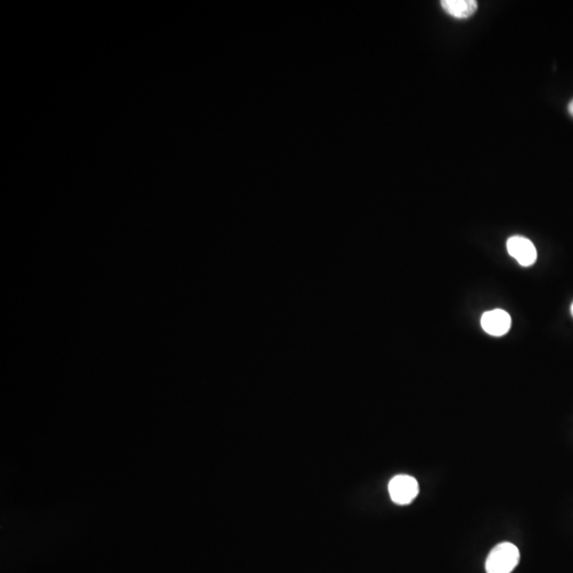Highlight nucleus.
Here are the masks:
<instances>
[{"instance_id":"2","label":"nucleus","mask_w":573,"mask_h":573,"mask_svg":"<svg viewBox=\"0 0 573 573\" xmlns=\"http://www.w3.org/2000/svg\"><path fill=\"white\" fill-rule=\"evenodd\" d=\"M417 481L408 474H398L389 483V492L392 500L400 506L411 504L418 495Z\"/></svg>"},{"instance_id":"6","label":"nucleus","mask_w":573,"mask_h":573,"mask_svg":"<svg viewBox=\"0 0 573 573\" xmlns=\"http://www.w3.org/2000/svg\"><path fill=\"white\" fill-rule=\"evenodd\" d=\"M568 110H569V113H570L571 116H573V100H572V101L570 102V103H569Z\"/></svg>"},{"instance_id":"3","label":"nucleus","mask_w":573,"mask_h":573,"mask_svg":"<svg viewBox=\"0 0 573 573\" xmlns=\"http://www.w3.org/2000/svg\"><path fill=\"white\" fill-rule=\"evenodd\" d=\"M508 252L522 267L534 265L538 259V252L534 243L522 236H513L506 242Z\"/></svg>"},{"instance_id":"7","label":"nucleus","mask_w":573,"mask_h":573,"mask_svg":"<svg viewBox=\"0 0 573 573\" xmlns=\"http://www.w3.org/2000/svg\"><path fill=\"white\" fill-rule=\"evenodd\" d=\"M570 311H571V315H572V317H573V303L571 304Z\"/></svg>"},{"instance_id":"1","label":"nucleus","mask_w":573,"mask_h":573,"mask_svg":"<svg viewBox=\"0 0 573 573\" xmlns=\"http://www.w3.org/2000/svg\"><path fill=\"white\" fill-rule=\"evenodd\" d=\"M520 550L510 542L497 545L486 558L488 573H510L520 563Z\"/></svg>"},{"instance_id":"5","label":"nucleus","mask_w":573,"mask_h":573,"mask_svg":"<svg viewBox=\"0 0 573 573\" xmlns=\"http://www.w3.org/2000/svg\"><path fill=\"white\" fill-rule=\"evenodd\" d=\"M442 8L448 15L458 19H465L476 13L478 3L476 0H443Z\"/></svg>"},{"instance_id":"4","label":"nucleus","mask_w":573,"mask_h":573,"mask_svg":"<svg viewBox=\"0 0 573 573\" xmlns=\"http://www.w3.org/2000/svg\"><path fill=\"white\" fill-rule=\"evenodd\" d=\"M510 315L502 309L486 311L481 317V326L488 335L501 337L508 333L510 329Z\"/></svg>"}]
</instances>
